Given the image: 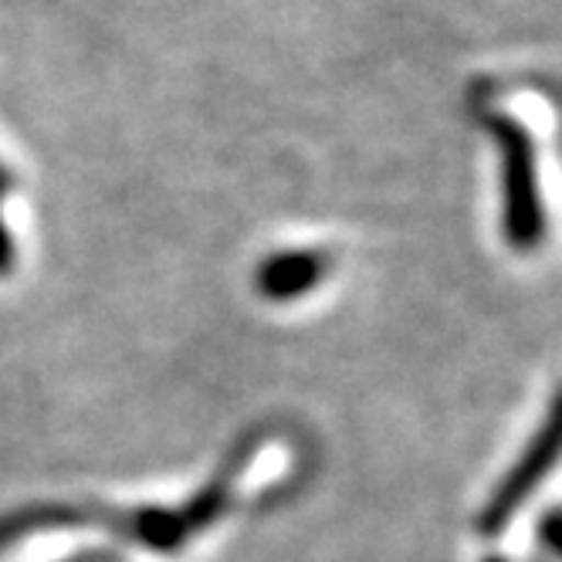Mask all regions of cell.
I'll use <instances>...</instances> for the list:
<instances>
[{
	"mask_svg": "<svg viewBox=\"0 0 562 562\" xmlns=\"http://www.w3.org/2000/svg\"><path fill=\"white\" fill-rule=\"evenodd\" d=\"M488 562H505V559H488Z\"/></svg>",
	"mask_w": 562,
	"mask_h": 562,
	"instance_id": "6",
	"label": "cell"
},
{
	"mask_svg": "<svg viewBox=\"0 0 562 562\" xmlns=\"http://www.w3.org/2000/svg\"><path fill=\"white\" fill-rule=\"evenodd\" d=\"M11 268H14V240L4 217H0V274H8Z\"/></svg>",
	"mask_w": 562,
	"mask_h": 562,
	"instance_id": "4",
	"label": "cell"
},
{
	"mask_svg": "<svg viewBox=\"0 0 562 562\" xmlns=\"http://www.w3.org/2000/svg\"><path fill=\"white\" fill-rule=\"evenodd\" d=\"M488 133L502 153V234L515 251H536L546 240L536 143L529 130L505 112L488 115Z\"/></svg>",
	"mask_w": 562,
	"mask_h": 562,
	"instance_id": "1",
	"label": "cell"
},
{
	"mask_svg": "<svg viewBox=\"0 0 562 562\" xmlns=\"http://www.w3.org/2000/svg\"><path fill=\"white\" fill-rule=\"evenodd\" d=\"M555 458H559V420H555V414H549L539 437L526 448V454L518 458V464L502 477V485L492 492L485 512L477 515V532L498 536L512 521V515L521 508V502H526L536 492L539 481L552 471Z\"/></svg>",
	"mask_w": 562,
	"mask_h": 562,
	"instance_id": "2",
	"label": "cell"
},
{
	"mask_svg": "<svg viewBox=\"0 0 562 562\" xmlns=\"http://www.w3.org/2000/svg\"><path fill=\"white\" fill-rule=\"evenodd\" d=\"M14 187V177H11V170L4 167V164H0V200H4V193Z\"/></svg>",
	"mask_w": 562,
	"mask_h": 562,
	"instance_id": "5",
	"label": "cell"
},
{
	"mask_svg": "<svg viewBox=\"0 0 562 562\" xmlns=\"http://www.w3.org/2000/svg\"><path fill=\"white\" fill-rule=\"evenodd\" d=\"M333 271V255L315 248L278 251L265 258L255 271V289L268 302H292L308 295Z\"/></svg>",
	"mask_w": 562,
	"mask_h": 562,
	"instance_id": "3",
	"label": "cell"
}]
</instances>
